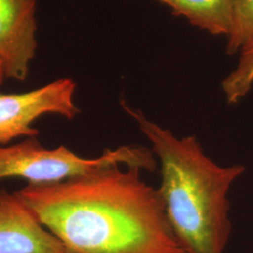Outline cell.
Listing matches in <instances>:
<instances>
[{
	"label": "cell",
	"instance_id": "6da1fadb",
	"mask_svg": "<svg viewBox=\"0 0 253 253\" xmlns=\"http://www.w3.org/2000/svg\"><path fill=\"white\" fill-rule=\"evenodd\" d=\"M142 169L112 165L15 191L38 220L73 253H186L159 189Z\"/></svg>",
	"mask_w": 253,
	"mask_h": 253
},
{
	"label": "cell",
	"instance_id": "7a4b0ae2",
	"mask_svg": "<svg viewBox=\"0 0 253 253\" xmlns=\"http://www.w3.org/2000/svg\"><path fill=\"white\" fill-rule=\"evenodd\" d=\"M121 105L159 159V190L168 221L185 253H224L232 231L228 193L244 173V165H218L205 154L195 136L177 138L125 100Z\"/></svg>",
	"mask_w": 253,
	"mask_h": 253
},
{
	"label": "cell",
	"instance_id": "3957f363",
	"mask_svg": "<svg viewBox=\"0 0 253 253\" xmlns=\"http://www.w3.org/2000/svg\"><path fill=\"white\" fill-rule=\"evenodd\" d=\"M112 165L153 172L157 161L152 150L141 145L106 149L94 159L82 158L64 145L47 149L37 137H28L16 145H0V179L22 177L32 184L57 183Z\"/></svg>",
	"mask_w": 253,
	"mask_h": 253
},
{
	"label": "cell",
	"instance_id": "277c9868",
	"mask_svg": "<svg viewBox=\"0 0 253 253\" xmlns=\"http://www.w3.org/2000/svg\"><path fill=\"white\" fill-rule=\"evenodd\" d=\"M76 83L61 78L23 94H0V145L19 137H37L34 121L46 114L73 119L81 111L73 100Z\"/></svg>",
	"mask_w": 253,
	"mask_h": 253
},
{
	"label": "cell",
	"instance_id": "5b68a950",
	"mask_svg": "<svg viewBox=\"0 0 253 253\" xmlns=\"http://www.w3.org/2000/svg\"><path fill=\"white\" fill-rule=\"evenodd\" d=\"M36 0H0V60L6 78L25 81L36 54Z\"/></svg>",
	"mask_w": 253,
	"mask_h": 253
},
{
	"label": "cell",
	"instance_id": "8992f818",
	"mask_svg": "<svg viewBox=\"0 0 253 253\" xmlns=\"http://www.w3.org/2000/svg\"><path fill=\"white\" fill-rule=\"evenodd\" d=\"M0 253H73L18 195L0 190Z\"/></svg>",
	"mask_w": 253,
	"mask_h": 253
},
{
	"label": "cell",
	"instance_id": "52a82bcc",
	"mask_svg": "<svg viewBox=\"0 0 253 253\" xmlns=\"http://www.w3.org/2000/svg\"><path fill=\"white\" fill-rule=\"evenodd\" d=\"M172 9V14L213 35L230 33L233 0H158Z\"/></svg>",
	"mask_w": 253,
	"mask_h": 253
},
{
	"label": "cell",
	"instance_id": "ba28073f",
	"mask_svg": "<svg viewBox=\"0 0 253 253\" xmlns=\"http://www.w3.org/2000/svg\"><path fill=\"white\" fill-rule=\"evenodd\" d=\"M235 70L221 83L222 91L229 104H236L251 92L253 87V40L239 52Z\"/></svg>",
	"mask_w": 253,
	"mask_h": 253
},
{
	"label": "cell",
	"instance_id": "9c48e42d",
	"mask_svg": "<svg viewBox=\"0 0 253 253\" xmlns=\"http://www.w3.org/2000/svg\"><path fill=\"white\" fill-rule=\"evenodd\" d=\"M226 53L238 54L253 40V0H233V22L228 34Z\"/></svg>",
	"mask_w": 253,
	"mask_h": 253
},
{
	"label": "cell",
	"instance_id": "30bf717a",
	"mask_svg": "<svg viewBox=\"0 0 253 253\" xmlns=\"http://www.w3.org/2000/svg\"><path fill=\"white\" fill-rule=\"evenodd\" d=\"M6 78V74H5V69H4V64L0 60V86L2 85L4 79Z\"/></svg>",
	"mask_w": 253,
	"mask_h": 253
}]
</instances>
